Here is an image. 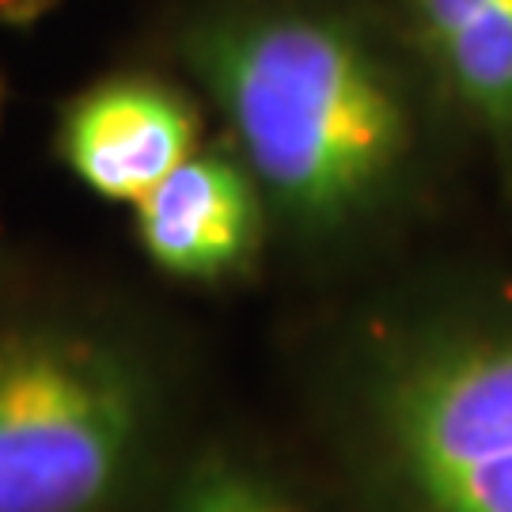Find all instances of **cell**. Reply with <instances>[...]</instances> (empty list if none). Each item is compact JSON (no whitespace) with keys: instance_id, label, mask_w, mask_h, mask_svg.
Here are the masks:
<instances>
[{"instance_id":"1","label":"cell","mask_w":512,"mask_h":512,"mask_svg":"<svg viewBox=\"0 0 512 512\" xmlns=\"http://www.w3.org/2000/svg\"><path fill=\"white\" fill-rule=\"evenodd\" d=\"M167 69L255 175L274 239L311 258L395 228L452 122L387 0H186Z\"/></svg>"},{"instance_id":"2","label":"cell","mask_w":512,"mask_h":512,"mask_svg":"<svg viewBox=\"0 0 512 512\" xmlns=\"http://www.w3.org/2000/svg\"><path fill=\"white\" fill-rule=\"evenodd\" d=\"M323 403L357 512H512V281L380 300L334 342Z\"/></svg>"},{"instance_id":"3","label":"cell","mask_w":512,"mask_h":512,"mask_svg":"<svg viewBox=\"0 0 512 512\" xmlns=\"http://www.w3.org/2000/svg\"><path fill=\"white\" fill-rule=\"evenodd\" d=\"M175 414L160 342L129 315L31 300L0 315V512H118Z\"/></svg>"},{"instance_id":"4","label":"cell","mask_w":512,"mask_h":512,"mask_svg":"<svg viewBox=\"0 0 512 512\" xmlns=\"http://www.w3.org/2000/svg\"><path fill=\"white\" fill-rule=\"evenodd\" d=\"M205 122L175 69H114L65 95L54 156L88 194L129 209L209 137Z\"/></svg>"},{"instance_id":"5","label":"cell","mask_w":512,"mask_h":512,"mask_svg":"<svg viewBox=\"0 0 512 512\" xmlns=\"http://www.w3.org/2000/svg\"><path fill=\"white\" fill-rule=\"evenodd\" d=\"M133 243L179 285L247 277L274 243V220L255 175L224 137H205L171 175L129 205Z\"/></svg>"},{"instance_id":"6","label":"cell","mask_w":512,"mask_h":512,"mask_svg":"<svg viewBox=\"0 0 512 512\" xmlns=\"http://www.w3.org/2000/svg\"><path fill=\"white\" fill-rule=\"evenodd\" d=\"M452 122L512 160V0H387Z\"/></svg>"},{"instance_id":"7","label":"cell","mask_w":512,"mask_h":512,"mask_svg":"<svg viewBox=\"0 0 512 512\" xmlns=\"http://www.w3.org/2000/svg\"><path fill=\"white\" fill-rule=\"evenodd\" d=\"M167 512H311L308 501L270 463L228 444L186 459L171 482Z\"/></svg>"},{"instance_id":"8","label":"cell","mask_w":512,"mask_h":512,"mask_svg":"<svg viewBox=\"0 0 512 512\" xmlns=\"http://www.w3.org/2000/svg\"><path fill=\"white\" fill-rule=\"evenodd\" d=\"M61 0H0V23H12V27H27L38 23L46 12H54Z\"/></svg>"}]
</instances>
